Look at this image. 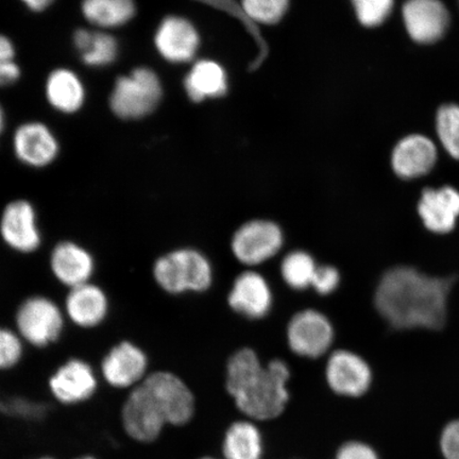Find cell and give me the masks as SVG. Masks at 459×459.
<instances>
[{
  "mask_svg": "<svg viewBox=\"0 0 459 459\" xmlns=\"http://www.w3.org/2000/svg\"><path fill=\"white\" fill-rule=\"evenodd\" d=\"M402 16L407 33L418 44L437 43L450 27V13L441 0H406Z\"/></svg>",
  "mask_w": 459,
  "mask_h": 459,
  "instance_id": "obj_10",
  "label": "cell"
},
{
  "mask_svg": "<svg viewBox=\"0 0 459 459\" xmlns=\"http://www.w3.org/2000/svg\"><path fill=\"white\" fill-rule=\"evenodd\" d=\"M290 0H242L244 13L257 24H277L289 9Z\"/></svg>",
  "mask_w": 459,
  "mask_h": 459,
  "instance_id": "obj_30",
  "label": "cell"
},
{
  "mask_svg": "<svg viewBox=\"0 0 459 459\" xmlns=\"http://www.w3.org/2000/svg\"><path fill=\"white\" fill-rule=\"evenodd\" d=\"M0 63H2V62H0Z\"/></svg>",
  "mask_w": 459,
  "mask_h": 459,
  "instance_id": "obj_43",
  "label": "cell"
},
{
  "mask_svg": "<svg viewBox=\"0 0 459 459\" xmlns=\"http://www.w3.org/2000/svg\"><path fill=\"white\" fill-rule=\"evenodd\" d=\"M119 46L117 39L107 31H93L91 42L82 56L85 65L90 67H106L117 60Z\"/></svg>",
  "mask_w": 459,
  "mask_h": 459,
  "instance_id": "obj_28",
  "label": "cell"
},
{
  "mask_svg": "<svg viewBox=\"0 0 459 459\" xmlns=\"http://www.w3.org/2000/svg\"><path fill=\"white\" fill-rule=\"evenodd\" d=\"M48 406L42 402L25 397H9L0 400V415L27 422L42 421L48 416Z\"/></svg>",
  "mask_w": 459,
  "mask_h": 459,
  "instance_id": "obj_29",
  "label": "cell"
},
{
  "mask_svg": "<svg viewBox=\"0 0 459 459\" xmlns=\"http://www.w3.org/2000/svg\"><path fill=\"white\" fill-rule=\"evenodd\" d=\"M50 268L55 278L71 290L91 282L95 272V260L84 247L65 240L51 251Z\"/></svg>",
  "mask_w": 459,
  "mask_h": 459,
  "instance_id": "obj_19",
  "label": "cell"
},
{
  "mask_svg": "<svg viewBox=\"0 0 459 459\" xmlns=\"http://www.w3.org/2000/svg\"><path fill=\"white\" fill-rule=\"evenodd\" d=\"M335 459H380L377 452L360 441H350L338 450Z\"/></svg>",
  "mask_w": 459,
  "mask_h": 459,
  "instance_id": "obj_35",
  "label": "cell"
},
{
  "mask_svg": "<svg viewBox=\"0 0 459 459\" xmlns=\"http://www.w3.org/2000/svg\"><path fill=\"white\" fill-rule=\"evenodd\" d=\"M153 278L169 294L204 291L213 279L211 264L194 249H178L158 258L153 265Z\"/></svg>",
  "mask_w": 459,
  "mask_h": 459,
  "instance_id": "obj_4",
  "label": "cell"
},
{
  "mask_svg": "<svg viewBox=\"0 0 459 459\" xmlns=\"http://www.w3.org/2000/svg\"><path fill=\"white\" fill-rule=\"evenodd\" d=\"M0 235L5 245L20 254H33L42 244L37 211L25 199L11 201L0 217Z\"/></svg>",
  "mask_w": 459,
  "mask_h": 459,
  "instance_id": "obj_9",
  "label": "cell"
},
{
  "mask_svg": "<svg viewBox=\"0 0 459 459\" xmlns=\"http://www.w3.org/2000/svg\"><path fill=\"white\" fill-rule=\"evenodd\" d=\"M199 44L196 28L180 16L165 17L154 34V46L160 56L175 65L192 61Z\"/></svg>",
  "mask_w": 459,
  "mask_h": 459,
  "instance_id": "obj_18",
  "label": "cell"
},
{
  "mask_svg": "<svg viewBox=\"0 0 459 459\" xmlns=\"http://www.w3.org/2000/svg\"><path fill=\"white\" fill-rule=\"evenodd\" d=\"M125 432L142 444H151L159 438L166 422L142 384L131 390L122 411Z\"/></svg>",
  "mask_w": 459,
  "mask_h": 459,
  "instance_id": "obj_14",
  "label": "cell"
},
{
  "mask_svg": "<svg viewBox=\"0 0 459 459\" xmlns=\"http://www.w3.org/2000/svg\"><path fill=\"white\" fill-rule=\"evenodd\" d=\"M341 282V275L333 266H318L316 271L312 286L318 294L325 296L334 291Z\"/></svg>",
  "mask_w": 459,
  "mask_h": 459,
  "instance_id": "obj_33",
  "label": "cell"
},
{
  "mask_svg": "<svg viewBox=\"0 0 459 459\" xmlns=\"http://www.w3.org/2000/svg\"><path fill=\"white\" fill-rule=\"evenodd\" d=\"M5 127V115L2 106H0V135H2Z\"/></svg>",
  "mask_w": 459,
  "mask_h": 459,
  "instance_id": "obj_39",
  "label": "cell"
},
{
  "mask_svg": "<svg viewBox=\"0 0 459 459\" xmlns=\"http://www.w3.org/2000/svg\"><path fill=\"white\" fill-rule=\"evenodd\" d=\"M439 445L445 459H459V419L446 424Z\"/></svg>",
  "mask_w": 459,
  "mask_h": 459,
  "instance_id": "obj_34",
  "label": "cell"
},
{
  "mask_svg": "<svg viewBox=\"0 0 459 459\" xmlns=\"http://www.w3.org/2000/svg\"><path fill=\"white\" fill-rule=\"evenodd\" d=\"M453 284L451 277L395 266L384 273L377 284L376 307L394 329L438 331L446 324Z\"/></svg>",
  "mask_w": 459,
  "mask_h": 459,
  "instance_id": "obj_1",
  "label": "cell"
},
{
  "mask_svg": "<svg viewBox=\"0 0 459 459\" xmlns=\"http://www.w3.org/2000/svg\"><path fill=\"white\" fill-rule=\"evenodd\" d=\"M360 24L377 27L393 13L394 0H352Z\"/></svg>",
  "mask_w": 459,
  "mask_h": 459,
  "instance_id": "obj_31",
  "label": "cell"
},
{
  "mask_svg": "<svg viewBox=\"0 0 459 459\" xmlns=\"http://www.w3.org/2000/svg\"><path fill=\"white\" fill-rule=\"evenodd\" d=\"M317 268L311 255L304 251H294L284 257L281 273L287 285L301 290L312 286Z\"/></svg>",
  "mask_w": 459,
  "mask_h": 459,
  "instance_id": "obj_26",
  "label": "cell"
},
{
  "mask_svg": "<svg viewBox=\"0 0 459 459\" xmlns=\"http://www.w3.org/2000/svg\"><path fill=\"white\" fill-rule=\"evenodd\" d=\"M162 96L163 86L157 73L141 66L117 79L108 103L118 118L135 120L156 111Z\"/></svg>",
  "mask_w": 459,
  "mask_h": 459,
  "instance_id": "obj_3",
  "label": "cell"
},
{
  "mask_svg": "<svg viewBox=\"0 0 459 459\" xmlns=\"http://www.w3.org/2000/svg\"><path fill=\"white\" fill-rule=\"evenodd\" d=\"M48 385L51 394L60 403L76 405L93 397L99 380L89 363L82 359H72L54 372Z\"/></svg>",
  "mask_w": 459,
  "mask_h": 459,
  "instance_id": "obj_15",
  "label": "cell"
},
{
  "mask_svg": "<svg viewBox=\"0 0 459 459\" xmlns=\"http://www.w3.org/2000/svg\"><path fill=\"white\" fill-rule=\"evenodd\" d=\"M54 2L55 0H22L29 10L37 13L48 10Z\"/></svg>",
  "mask_w": 459,
  "mask_h": 459,
  "instance_id": "obj_38",
  "label": "cell"
},
{
  "mask_svg": "<svg viewBox=\"0 0 459 459\" xmlns=\"http://www.w3.org/2000/svg\"><path fill=\"white\" fill-rule=\"evenodd\" d=\"M21 68L15 61L0 63V86H9L19 82Z\"/></svg>",
  "mask_w": 459,
  "mask_h": 459,
  "instance_id": "obj_36",
  "label": "cell"
},
{
  "mask_svg": "<svg viewBox=\"0 0 459 459\" xmlns=\"http://www.w3.org/2000/svg\"><path fill=\"white\" fill-rule=\"evenodd\" d=\"M290 371L285 361L261 364L251 349L234 353L227 366V390L244 415L266 421L279 417L290 399L287 382Z\"/></svg>",
  "mask_w": 459,
  "mask_h": 459,
  "instance_id": "obj_2",
  "label": "cell"
},
{
  "mask_svg": "<svg viewBox=\"0 0 459 459\" xmlns=\"http://www.w3.org/2000/svg\"><path fill=\"white\" fill-rule=\"evenodd\" d=\"M229 304L235 312L246 317L262 318L272 308L271 287L260 273L245 272L235 280L229 295Z\"/></svg>",
  "mask_w": 459,
  "mask_h": 459,
  "instance_id": "obj_20",
  "label": "cell"
},
{
  "mask_svg": "<svg viewBox=\"0 0 459 459\" xmlns=\"http://www.w3.org/2000/svg\"><path fill=\"white\" fill-rule=\"evenodd\" d=\"M201 459H216V458H213V457H204V458H201Z\"/></svg>",
  "mask_w": 459,
  "mask_h": 459,
  "instance_id": "obj_42",
  "label": "cell"
},
{
  "mask_svg": "<svg viewBox=\"0 0 459 459\" xmlns=\"http://www.w3.org/2000/svg\"><path fill=\"white\" fill-rule=\"evenodd\" d=\"M417 214L429 233H452L459 221L458 189L451 186L424 188L417 203Z\"/></svg>",
  "mask_w": 459,
  "mask_h": 459,
  "instance_id": "obj_11",
  "label": "cell"
},
{
  "mask_svg": "<svg viewBox=\"0 0 459 459\" xmlns=\"http://www.w3.org/2000/svg\"><path fill=\"white\" fill-rule=\"evenodd\" d=\"M77 459H97V458H95L94 456H91V455H84V456L79 457Z\"/></svg>",
  "mask_w": 459,
  "mask_h": 459,
  "instance_id": "obj_40",
  "label": "cell"
},
{
  "mask_svg": "<svg viewBox=\"0 0 459 459\" xmlns=\"http://www.w3.org/2000/svg\"><path fill=\"white\" fill-rule=\"evenodd\" d=\"M141 384L166 424L180 427L191 420L195 412L194 395L179 377L169 371H157Z\"/></svg>",
  "mask_w": 459,
  "mask_h": 459,
  "instance_id": "obj_6",
  "label": "cell"
},
{
  "mask_svg": "<svg viewBox=\"0 0 459 459\" xmlns=\"http://www.w3.org/2000/svg\"><path fill=\"white\" fill-rule=\"evenodd\" d=\"M436 132L449 156L459 160V106L446 103L436 113Z\"/></svg>",
  "mask_w": 459,
  "mask_h": 459,
  "instance_id": "obj_27",
  "label": "cell"
},
{
  "mask_svg": "<svg viewBox=\"0 0 459 459\" xmlns=\"http://www.w3.org/2000/svg\"><path fill=\"white\" fill-rule=\"evenodd\" d=\"M334 331L326 316L306 309L291 318L287 341L292 352L303 358L318 359L331 347Z\"/></svg>",
  "mask_w": 459,
  "mask_h": 459,
  "instance_id": "obj_8",
  "label": "cell"
},
{
  "mask_svg": "<svg viewBox=\"0 0 459 459\" xmlns=\"http://www.w3.org/2000/svg\"><path fill=\"white\" fill-rule=\"evenodd\" d=\"M136 11L134 0H82V4L84 19L102 31L129 24Z\"/></svg>",
  "mask_w": 459,
  "mask_h": 459,
  "instance_id": "obj_24",
  "label": "cell"
},
{
  "mask_svg": "<svg viewBox=\"0 0 459 459\" xmlns=\"http://www.w3.org/2000/svg\"><path fill=\"white\" fill-rule=\"evenodd\" d=\"M65 307V315L74 325L91 329L107 318L108 299L101 287L89 282L71 289Z\"/></svg>",
  "mask_w": 459,
  "mask_h": 459,
  "instance_id": "obj_21",
  "label": "cell"
},
{
  "mask_svg": "<svg viewBox=\"0 0 459 459\" xmlns=\"http://www.w3.org/2000/svg\"><path fill=\"white\" fill-rule=\"evenodd\" d=\"M226 459H262L263 438L254 423L238 421L228 429L222 444Z\"/></svg>",
  "mask_w": 459,
  "mask_h": 459,
  "instance_id": "obj_25",
  "label": "cell"
},
{
  "mask_svg": "<svg viewBox=\"0 0 459 459\" xmlns=\"http://www.w3.org/2000/svg\"><path fill=\"white\" fill-rule=\"evenodd\" d=\"M15 324L22 342L45 348L59 340L65 328V313L49 298L33 296L17 308Z\"/></svg>",
  "mask_w": 459,
  "mask_h": 459,
  "instance_id": "obj_5",
  "label": "cell"
},
{
  "mask_svg": "<svg viewBox=\"0 0 459 459\" xmlns=\"http://www.w3.org/2000/svg\"><path fill=\"white\" fill-rule=\"evenodd\" d=\"M437 160V146L427 135L418 134L403 137L392 153L393 170L403 180H415L429 175Z\"/></svg>",
  "mask_w": 459,
  "mask_h": 459,
  "instance_id": "obj_17",
  "label": "cell"
},
{
  "mask_svg": "<svg viewBox=\"0 0 459 459\" xmlns=\"http://www.w3.org/2000/svg\"><path fill=\"white\" fill-rule=\"evenodd\" d=\"M37 459H55V458H51V457H39V458H37Z\"/></svg>",
  "mask_w": 459,
  "mask_h": 459,
  "instance_id": "obj_41",
  "label": "cell"
},
{
  "mask_svg": "<svg viewBox=\"0 0 459 459\" xmlns=\"http://www.w3.org/2000/svg\"><path fill=\"white\" fill-rule=\"evenodd\" d=\"M13 151L22 164L32 169H44L59 156L60 143L48 126L28 122L15 130Z\"/></svg>",
  "mask_w": 459,
  "mask_h": 459,
  "instance_id": "obj_16",
  "label": "cell"
},
{
  "mask_svg": "<svg viewBox=\"0 0 459 459\" xmlns=\"http://www.w3.org/2000/svg\"><path fill=\"white\" fill-rule=\"evenodd\" d=\"M186 94L194 102L215 99L227 93L225 70L218 63L203 60L195 63L185 82Z\"/></svg>",
  "mask_w": 459,
  "mask_h": 459,
  "instance_id": "obj_23",
  "label": "cell"
},
{
  "mask_svg": "<svg viewBox=\"0 0 459 459\" xmlns=\"http://www.w3.org/2000/svg\"><path fill=\"white\" fill-rule=\"evenodd\" d=\"M325 377L333 392L350 398L365 394L372 384L368 363L347 350H340L331 355L326 363Z\"/></svg>",
  "mask_w": 459,
  "mask_h": 459,
  "instance_id": "obj_13",
  "label": "cell"
},
{
  "mask_svg": "<svg viewBox=\"0 0 459 459\" xmlns=\"http://www.w3.org/2000/svg\"><path fill=\"white\" fill-rule=\"evenodd\" d=\"M148 358L143 350L131 342L115 344L101 363V373L108 385L134 389L145 380Z\"/></svg>",
  "mask_w": 459,
  "mask_h": 459,
  "instance_id": "obj_12",
  "label": "cell"
},
{
  "mask_svg": "<svg viewBox=\"0 0 459 459\" xmlns=\"http://www.w3.org/2000/svg\"><path fill=\"white\" fill-rule=\"evenodd\" d=\"M15 48L8 37L0 34V62L14 61Z\"/></svg>",
  "mask_w": 459,
  "mask_h": 459,
  "instance_id": "obj_37",
  "label": "cell"
},
{
  "mask_svg": "<svg viewBox=\"0 0 459 459\" xmlns=\"http://www.w3.org/2000/svg\"><path fill=\"white\" fill-rule=\"evenodd\" d=\"M24 346L19 333L0 326V370L13 368L22 358Z\"/></svg>",
  "mask_w": 459,
  "mask_h": 459,
  "instance_id": "obj_32",
  "label": "cell"
},
{
  "mask_svg": "<svg viewBox=\"0 0 459 459\" xmlns=\"http://www.w3.org/2000/svg\"><path fill=\"white\" fill-rule=\"evenodd\" d=\"M282 230L271 221H251L235 232L232 251L245 265L255 266L271 260L283 246Z\"/></svg>",
  "mask_w": 459,
  "mask_h": 459,
  "instance_id": "obj_7",
  "label": "cell"
},
{
  "mask_svg": "<svg viewBox=\"0 0 459 459\" xmlns=\"http://www.w3.org/2000/svg\"><path fill=\"white\" fill-rule=\"evenodd\" d=\"M46 99L56 111L74 114L82 110L86 91L78 74L70 68H56L51 72L45 84Z\"/></svg>",
  "mask_w": 459,
  "mask_h": 459,
  "instance_id": "obj_22",
  "label": "cell"
}]
</instances>
